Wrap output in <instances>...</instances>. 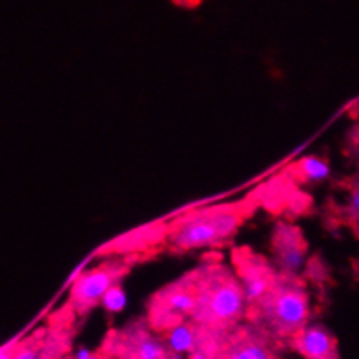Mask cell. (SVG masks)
Segmentation results:
<instances>
[{"label":"cell","instance_id":"1","mask_svg":"<svg viewBox=\"0 0 359 359\" xmlns=\"http://www.w3.org/2000/svg\"><path fill=\"white\" fill-rule=\"evenodd\" d=\"M197 304L192 321L213 332L229 333L248 318L246 297L232 265L220 257L206 258L192 269Z\"/></svg>","mask_w":359,"mask_h":359},{"label":"cell","instance_id":"2","mask_svg":"<svg viewBox=\"0 0 359 359\" xmlns=\"http://www.w3.org/2000/svg\"><path fill=\"white\" fill-rule=\"evenodd\" d=\"M255 201L196 208L168 222L166 248L177 253L215 248L232 241L255 208Z\"/></svg>","mask_w":359,"mask_h":359},{"label":"cell","instance_id":"3","mask_svg":"<svg viewBox=\"0 0 359 359\" xmlns=\"http://www.w3.org/2000/svg\"><path fill=\"white\" fill-rule=\"evenodd\" d=\"M248 323L267 333L279 346L311 323V295L302 276L279 274L267 295L248 311Z\"/></svg>","mask_w":359,"mask_h":359},{"label":"cell","instance_id":"4","mask_svg":"<svg viewBox=\"0 0 359 359\" xmlns=\"http://www.w3.org/2000/svg\"><path fill=\"white\" fill-rule=\"evenodd\" d=\"M145 257L140 255H107L100 264L79 272L68 290L67 304L74 309L77 318H86L93 309L102 305L103 297L121 285L122 279Z\"/></svg>","mask_w":359,"mask_h":359},{"label":"cell","instance_id":"5","mask_svg":"<svg viewBox=\"0 0 359 359\" xmlns=\"http://www.w3.org/2000/svg\"><path fill=\"white\" fill-rule=\"evenodd\" d=\"M197 293L194 272L189 271L157 290L147 304V321L159 335H168L183 323L192 321Z\"/></svg>","mask_w":359,"mask_h":359},{"label":"cell","instance_id":"6","mask_svg":"<svg viewBox=\"0 0 359 359\" xmlns=\"http://www.w3.org/2000/svg\"><path fill=\"white\" fill-rule=\"evenodd\" d=\"M100 349L114 359H182L163 335L150 328L147 318H136L110 330Z\"/></svg>","mask_w":359,"mask_h":359},{"label":"cell","instance_id":"7","mask_svg":"<svg viewBox=\"0 0 359 359\" xmlns=\"http://www.w3.org/2000/svg\"><path fill=\"white\" fill-rule=\"evenodd\" d=\"M231 265L243 286L250 307L264 299L279 278V271L276 269L274 262L251 246L232 248Z\"/></svg>","mask_w":359,"mask_h":359},{"label":"cell","instance_id":"8","mask_svg":"<svg viewBox=\"0 0 359 359\" xmlns=\"http://www.w3.org/2000/svg\"><path fill=\"white\" fill-rule=\"evenodd\" d=\"M271 250L272 262L279 274L302 276L307 264L309 243L299 225L279 220L272 229Z\"/></svg>","mask_w":359,"mask_h":359},{"label":"cell","instance_id":"9","mask_svg":"<svg viewBox=\"0 0 359 359\" xmlns=\"http://www.w3.org/2000/svg\"><path fill=\"white\" fill-rule=\"evenodd\" d=\"M279 344L251 323L232 330L215 359H281Z\"/></svg>","mask_w":359,"mask_h":359},{"label":"cell","instance_id":"10","mask_svg":"<svg viewBox=\"0 0 359 359\" xmlns=\"http://www.w3.org/2000/svg\"><path fill=\"white\" fill-rule=\"evenodd\" d=\"M304 359H342L339 340L330 328L321 323H309L288 344Z\"/></svg>","mask_w":359,"mask_h":359},{"label":"cell","instance_id":"11","mask_svg":"<svg viewBox=\"0 0 359 359\" xmlns=\"http://www.w3.org/2000/svg\"><path fill=\"white\" fill-rule=\"evenodd\" d=\"M168 241V222L164 224H152L147 227L136 229L122 238L114 239L112 243L105 244L98 255H140L147 257L152 253L154 246H166Z\"/></svg>","mask_w":359,"mask_h":359},{"label":"cell","instance_id":"12","mask_svg":"<svg viewBox=\"0 0 359 359\" xmlns=\"http://www.w3.org/2000/svg\"><path fill=\"white\" fill-rule=\"evenodd\" d=\"M288 173L299 182H321L330 175V166L321 157L305 156L290 168Z\"/></svg>","mask_w":359,"mask_h":359},{"label":"cell","instance_id":"13","mask_svg":"<svg viewBox=\"0 0 359 359\" xmlns=\"http://www.w3.org/2000/svg\"><path fill=\"white\" fill-rule=\"evenodd\" d=\"M46 335H48V326H41L25 339L13 342V359H39Z\"/></svg>","mask_w":359,"mask_h":359},{"label":"cell","instance_id":"14","mask_svg":"<svg viewBox=\"0 0 359 359\" xmlns=\"http://www.w3.org/2000/svg\"><path fill=\"white\" fill-rule=\"evenodd\" d=\"M344 224L359 236V175L349 182L346 190V201L342 206Z\"/></svg>","mask_w":359,"mask_h":359},{"label":"cell","instance_id":"15","mask_svg":"<svg viewBox=\"0 0 359 359\" xmlns=\"http://www.w3.org/2000/svg\"><path fill=\"white\" fill-rule=\"evenodd\" d=\"M102 305L110 312H119L124 309L126 305V295H124V290H122L121 285L114 286L105 297H103Z\"/></svg>","mask_w":359,"mask_h":359},{"label":"cell","instance_id":"16","mask_svg":"<svg viewBox=\"0 0 359 359\" xmlns=\"http://www.w3.org/2000/svg\"><path fill=\"white\" fill-rule=\"evenodd\" d=\"M74 358L75 359H114L112 356H110V354H107L103 349L95 351V353H91V351H88V349H81L77 354H75Z\"/></svg>","mask_w":359,"mask_h":359},{"label":"cell","instance_id":"17","mask_svg":"<svg viewBox=\"0 0 359 359\" xmlns=\"http://www.w3.org/2000/svg\"><path fill=\"white\" fill-rule=\"evenodd\" d=\"M347 145H349V149L353 150L354 156L359 159V126H356V128H353L349 131V136H347Z\"/></svg>","mask_w":359,"mask_h":359},{"label":"cell","instance_id":"18","mask_svg":"<svg viewBox=\"0 0 359 359\" xmlns=\"http://www.w3.org/2000/svg\"><path fill=\"white\" fill-rule=\"evenodd\" d=\"M0 359H13V344H7L2 349V358Z\"/></svg>","mask_w":359,"mask_h":359},{"label":"cell","instance_id":"19","mask_svg":"<svg viewBox=\"0 0 359 359\" xmlns=\"http://www.w3.org/2000/svg\"><path fill=\"white\" fill-rule=\"evenodd\" d=\"M175 4H178V6H185V7H194L199 4V0H173Z\"/></svg>","mask_w":359,"mask_h":359},{"label":"cell","instance_id":"20","mask_svg":"<svg viewBox=\"0 0 359 359\" xmlns=\"http://www.w3.org/2000/svg\"><path fill=\"white\" fill-rule=\"evenodd\" d=\"M63 359H75V358H74V356H70V354H68V356H65Z\"/></svg>","mask_w":359,"mask_h":359}]
</instances>
